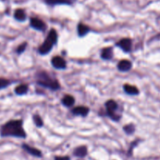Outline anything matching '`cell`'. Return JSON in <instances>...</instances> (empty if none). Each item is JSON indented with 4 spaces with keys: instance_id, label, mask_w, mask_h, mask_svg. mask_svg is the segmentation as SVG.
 Returning <instances> with one entry per match:
<instances>
[{
    "instance_id": "4fadbf2b",
    "label": "cell",
    "mask_w": 160,
    "mask_h": 160,
    "mask_svg": "<svg viewBox=\"0 0 160 160\" xmlns=\"http://www.w3.org/2000/svg\"><path fill=\"white\" fill-rule=\"evenodd\" d=\"M113 56V49H112V47H108V48H103L102 51L101 56L103 59H106V60H109L111 59Z\"/></svg>"
},
{
    "instance_id": "277c9868",
    "label": "cell",
    "mask_w": 160,
    "mask_h": 160,
    "mask_svg": "<svg viewBox=\"0 0 160 160\" xmlns=\"http://www.w3.org/2000/svg\"><path fill=\"white\" fill-rule=\"evenodd\" d=\"M106 110L109 117L114 120H119L120 118V116L117 113V110L118 109V105L113 100H109L106 103Z\"/></svg>"
},
{
    "instance_id": "9c48e42d",
    "label": "cell",
    "mask_w": 160,
    "mask_h": 160,
    "mask_svg": "<svg viewBox=\"0 0 160 160\" xmlns=\"http://www.w3.org/2000/svg\"><path fill=\"white\" fill-rule=\"evenodd\" d=\"M73 156H76L78 158H84L88 155V148L87 146H82L78 147L74 149L73 152Z\"/></svg>"
},
{
    "instance_id": "7c38bea8",
    "label": "cell",
    "mask_w": 160,
    "mask_h": 160,
    "mask_svg": "<svg viewBox=\"0 0 160 160\" xmlns=\"http://www.w3.org/2000/svg\"><path fill=\"white\" fill-rule=\"evenodd\" d=\"M73 114L78 116H81V117H85L88 115L89 112V109L85 106H78V107L74 108L72 110Z\"/></svg>"
},
{
    "instance_id": "6da1fadb",
    "label": "cell",
    "mask_w": 160,
    "mask_h": 160,
    "mask_svg": "<svg viewBox=\"0 0 160 160\" xmlns=\"http://www.w3.org/2000/svg\"><path fill=\"white\" fill-rule=\"evenodd\" d=\"M2 137H15L25 138L26 133L23 128V122L20 120H10L4 124L1 130Z\"/></svg>"
},
{
    "instance_id": "3957f363",
    "label": "cell",
    "mask_w": 160,
    "mask_h": 160,
    "mask_svg": "<svg viewBox=\"0 0 160 160\" xmlns=\"http://www.w3.org/2000/svg\"><path fill=\"white\" fill-rule=\"evenodd\" d=\"M58 35L57 32L56 31V30L52 29L50 31V32L48 33V35L47 37V38L45 39V41L44 42V43L39 47V52L42 55H45L47 53L49 52L50 51L52 48L53 45L56 43L57 42Z\"/></svg>"
},
{
    "instance_id": "5bb4252c",
    "label": "cell",
    "mask_w": 160,
    "mask_h": 160,
    "mask_svg": "<svg viewBox=\"0 0 160 160\" xmlns=\"http://www.w3.org/2000/svg\"><path fill=\"white\" fill-rule=\"evenodd\" d=\"M62 104L64 105L65 106H67V107H70V106H73L75 102L74 98L73 96L70 95H67L62 98Z\"/></svg>"
},
{
    "instance_id": "8992f818",
    "label": "cell",
    "mask_w": 160,
    "mask_h": 160,
    "mask_svg": "<svg viewBox=\"0 0 160 160\" xmlns=\"http://www.w3.org/2000/svg\"><path fill=\"white\" fill-rule=\"evenodd\" d=\"M117 45L124 52H128L132 48V41L130 38H123L117 44Z\"/></svg>"
},
{
    "instance_id": "5b68a950",
    "label": "cell",
    "mask_w": 160,
    "mask_h": 160,
    "mask_svg": "<svg viewBox=\"0 0 160 160\" xmlns=\"http://www.w3.org/2000/svg\"><path fill=\"white\" fill-rule=\"evenodd\" d=\"M31 26L34 29L38 30V31H44L46 29V24L45 23V22L38 18L31 19Z\"/></svg>"
},
{
    "instance_id": "9a60e30c",
    "label": "cell",
    "mask_w": 160,
    "mask_h": 160,
    "mask_svg": "<svg viewBox=\"0 0 160 160\" xmlns=\"http://www.w3.org/2000/svg\"><path fill=\"white\" fill-rule=\"evenodd\" d=\"M48 4L56 5V4H73L76 0H45Z\"/></svg>"
},
{
    "instance_id": "30bf717a",
    "label": "cell",
    "mask_w": 160,
    "mask_h": 160,
    "mask_svg": "<svg viewBox=\"0 0 160 160\" xmlns=\"http://www.w3.org/2000/svg\"><path fill=\"white\" fill-rule=\"evenodd\" d=\"M117 67L120 71L127 72L131 70V67H132V63H131V61L128 60V59H123L119 62Z\"/></svg>"
},
{
    "instance_id": "44dd1931",
    "label": "cell",
    "mask_w": 160,
    "mask_h": 160,
    "mask_svg": "<svg viewBox=\"0 0 160 160\" xmlns=\"http://www.w3.org/2000/svg\"><path fill=\"white\" fill-rule=\"evenodd\" d=\"M9 84H10V82H9V80L5 79V78H0V90L8 87Z\"/></svg>"
},
{
    "instance_id": "7a4b0ae2",
    "label": "cell",
    "mask_w": 160,
    "mask_h": 160,
    "mask_svg": "<svg viewBox=\"0 0 160 160\" xmlns=\"http://www.w3.org/2000/svg\"><path fill=\"white\" fill-rule=\"evenodd\" d=\"M37 82L43 87L48 88L52 90H56L59 88V84L56 79L52 78L49 75L45 72H41L37 75Z\"/></svg>"
},
{
    "instance_id": "e0dca14e",
    "label": "cell",
    "mask_w": 160,
    "mask_h": 160,
    "mask_svg": "<svg viewBox=\"0 0 160 160\" xmlns=\"http://www.w3.org/2000/svg\"><path fill=\"white\" fill-rule=\"evenodd\" d=\"M78 35L80 37H83L85 34H87L89 31V28L86 25L83 24V23H79L78 27Z\"/></svg>"
},
{
    "instance_id": "ffe728a7",
    "label": "cell",
    "mask_w": 160,
    "mask_h": 160,
    "mask_svg": "<svg viewBox=\"0 0 160 160\" xmlns=\"http://www.w3.org/2000/svg\"><path fill=\"white\" fill-rule=\"evenodd\" d=\"M33 120H34V124L37 127L41 128V127L43 126V120H42V118L38 115H34V117H33Z\"/></svg>"
},
{
    "instance_id": "2e32d148",
    "label": "cell",
    "mask_w": 160,
    "mask_h": 160,
    "mask_svg": "<svg viewBox=\"0 0 160 160\" xmlns=\"http://www.w3.org/2000/svg\"><path fill=\"white\" fill-rule=\"evenodd\" d=\"M14 17H15L16 20H19V21H24L25 19H26V13H25L24 10L18 9L14 12Z\"/></svg>"
},
{
    "instance_id": "52a82bcc",
    "label": "cell",
    "mask_w": 160,
    "mask_h": 160,
    "mask_svg": "<svg viewBox=\"0 0 160 160\" xmlns=\"http://www.w3.org/2000/svg\"><path fill=\"white\" fill-rule=\"evenodd\" d=\"M22 148H23V149H24L27 152L29 153L31 156H34V157L41 158L42 156V152H41L40 150L38 149V148H34V147L30 146V145H27V144H23V145H22Z\"/></svg>"
},
{
    "instance_id": "d6986e66",
    "label": "cell",
    "mask_w": 160,
    "mask_h": 160,
    "mask_svg": "<svg viewBox=\"0 0 160 160\" xmlns=\"http://www.w3.org/2000/svg\"><path fill=\"white\" fill-rule=\"evenodd\" d=\"M123 130L128 134H131L135 131V127L133 124H128L123 128Z\"/></svg>"
},
{
    "instance_id": "603a6c76",
    "label": "cell",
    "mask_w": 160,
    "mask_h": 160,
    "mask_svg": "<svg viewBox=\"0 0 160 160\" xmlns=\"http://www.w3.org/2000/svg\"><path fill=\"white\" fill-rule=\"evenodd\" d=\"M54 160H70V156H56Z\"/></svg>"
},
{
    "instance_id": "ba28073f",
    "label": "cell",
    "mask_w": 160,
    "mask_h": 160,
    "mask_svg": "<svg viewBox=\"0 0 160 160\" xmlns=\"http://www.w3.org/2000/svg\"><path fill=\"white\" fill-rule=\"evenodd\" d=\"M52 65L56 69H64L67 66L66 61L60 56H55L52 59Z\"/></svg>"
},
{
    "instance_id": "8fae6325",
    "label": "cell",
    "mask_w": 160,
    "mask_h": 160,
    "mask_svg": "<svg viewBox=\"0 0 160 160\" xmlns=\"http://www.w3.org/2000/svg\"><path fill=\"white\" fill-rule=\"evenodd\" d=\"M125 92L128 95H138L139 94V89L136 86L131 85V84H125L123 86Z\"/></svg>"
},
{
    "instance_id": "ac0fdd59",
    "label": "cell",
    "mask_w": 160,
    "mask_h": 160,
    "mask_svg": "<svg viewBox=\"0 0 160 160\" xmlns=\"http://www.w3.org/2000/svg\"><path fill=\"white\" fill-rule=\"evenodd\" d=\"M28 87L27 84H20L15 88V93L18 95H23L27 93Z\"/></svg>"
},
{
    "instance_id": "7402d4cb",
    "label": "cell",
    "mask_w": 160,
    "mask_h": 160,
    "mask_svg": "<svg viewBox=\"0 0 160 160\" xmlns=\"http://www.w3.org/2000/svg\"><path fill=\"white\" fill-rule=\"evenodd\" d=\"M27 45H28V44H27L26 42H24V43L21 44L20 46H18V48H17V52H18L19 54H20V53L23 52L25 50V48H26Z\"/></svg>"
}]
</instances>
